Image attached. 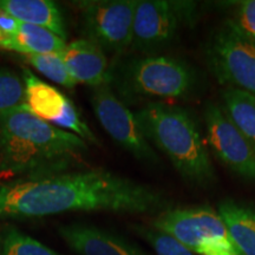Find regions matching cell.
<instances>
[{"label": "cell", "instance_id": "1", "mask_svg": "<svg viewBox=\"0 0 255 255\" xmlns=\"http://www.w3.org/2000/svg\"><path fill=\"white\" fill-rule=\"evenodd\" d=\"M171 208L164 194L104 170H68L0 184V219H32L70 212L150 214Z\"/></svg>", "mask_w": 255, "mask_h": 255}, {"label": "cell", "instance_id": "10", "mask_svg": "<svg viewBox=\"0 0 255 255\" xmlns=\"http://www.w3.org/2000/svg\"><path fill=\"white\" fill-rule=\"evenodd\" d=\"M206 142L213 154L233 174L255 182V148L223 113L221 105L207 103L205 108Z\"/></svg>", "mask_w": 255, "mask_h": 255}, {"label": "cell", "instance_id": "8", "mask_svg": "<svg viewBox=\"0 0 255 255\" xmlns=\"http://www.w3.org/2000/svg\"><path fill=\"white\" fill-rule=\"evenodd\" d=\"M90 101L98 122L121 148L143 163H159L158 156L143 132L136 114L117 97L110 84L94 88Z\"/></svg>", "mask_w": 255, "mask_h": 255}, {"label": "cell", "instance_id": "20", "mask_svg": "<svg viewBox=\"0 0 255 255\" xmlns=\"http://www.w3.org/2000/svg\"><path fill=\"white\" fill-rule=\"evenodd\" d=\"M25 104L23 78L8 69H0V115Z\"/></svg>", "mask_w": 255, "mask_h": 255}, {"label": "cell", "instance_id": "6", "mask_svg": "<svg viewBox=\"0 0 255 255\" xmlns=\"http://www.w3.org/2000/svg\"><path fill=\"white\" fill-rule=\"evenodd\" d=\"M205 58L220 84L255 95V46L241 36L229 19L210 37Z\"/></svg>", "mask_w": 255, "mask_h": 255}, {"label": "cell", "instance_id": "12", "mask_svg": "<svg viewBox=\"0 0 255 255\" xmlns=\"http://www.w3.org/2000/svg\"><path fill=\"white\" fill-rule=\"evenodd\" d=\"M62 56L77 84L92 88L110 84L111 73L104 51L87 38L66 44Z\"/></svg>", "mask_w": 255, "mask_h": 255}, {"label": "cell", "instance_id": "2", "mask_svg": "<svg viewBox=\"0 0 255 255\" xmlns=\"http://www.w3.org/2000/svg\"><path fill=\"white\" fill-rule=\"evenodd\" d=\"M88 142L34 116L26 105L0 115V184L68 171L84 162Z\"/></svg>", "mask_w": 255, "mask_h": 255}, {"label": "cell", "instance_id": "5", "mask_svg": "<svg viewBox=\"0 0 255 255\" xmlns=\"http://www.w3.org/2000/svg\"><path fill=\"white\" fill-rule=\"evenodd\" d=\"M152 228L173 237L195 255H242L218 212L208 206L169 208Z\"/></svg>", "mask_w": 255, "mask_h": 255}, {"label": "cell", "instance_id": "15", "mask_svg": "<svg viewBox=\"0 0 255 255\" xmlns=\"http://www.w3.org/2000/svg\"><path fill=\"white\" fill-rule=\"evenodd\" d=\"M218 213L242 255H255V207L231 199L219 203Z\"/></svg>", "mask_w": 255, "mask_h": 255}, {"label": "cell", "instance_id": "4", "mask_svg": "<svg viewBox=\"0 0 255 255\" xmlns=\"http://www.w3.org/2000/svg\"><path fill=\"white\" fill-rule=\"evenodd\" d=\"M120 95L133 100H182L196 91V71L182 59L171 56L145 55L124 64L111 81Z\"/></svg>", "mask_w": 255, "mask_h": 255}, {"label": "cell", "instance_id": "7", "mask_svg": "<svg viewBox=\"0 0 255 255\" xmlns=\"http://www.w3.org/2000/svg\"><path fill=\"white\" fill-rule=\"evenodd\" d=\"M195 8L191 1L137 0L130 50L151 55L168 46L181 27L193 21Z\"/></svg>", "mask_w": 255, "mask_h": 255}, {"label": "cell", "instance_id": "13", "mask_svg": "<svg viewBox=\"0 0 255 255\" xmlns=\"http://www.w3.org/2000/svg\"><path fill=\"white\" fill-rule=\"evenodd\" d=\"M0 11L18 21L47 28L66 39V28L59 6L51 0H0Z\"/></svg>", "mask_w": 255, "mask_h": 255}, {"label": "cell", "instance_id": "22", "mask_svg": "<svg viewBox=\"0 0 255 255\" xmlns=\"http://www.w3.org/2000/svg\"><path fill=\"white\" fill-rule=\"evenodd\" d=\"M53 126L59 128V129L65 130V131L75 133V135L81 137V138L87 142L95 143V144L98 143L97 137L91 131L88 124L82 120L77 108L72 104L71 101L68 103V107H66L65 111H64L63 116Z\"/></svg>", "mask_w": 255, "mask_h": 255}, {"label": "cell", "instance_id": "16", "mask_svg": "<svg viewBox=\"0 0 255 255\" xmlns=\"http://www.w3.org/2000/svg\"><path fill=\"white\" fill-rule=\"evenodd\" d=\"M65 46V40L47 28L19 23L17 30L0 44V50L26 56L63 52Z\"/></svg>", "mask_w": 255, "mask_h": 255}, {"label": "cell", "instance_id": "21", "mask_svg": "<svg viewBox=\"0 0 255 255\" xmlns=\"http://www.w3.org/2000/svg\"><path fill=\"white\" fill-rule=\"evenodd\" d=\"M132 228L138 237L150 245L157 255H195L173 237L163 232L144 226H133Z\"/></svg>", "mask_w": 255, "mask_h": 255}, {"label": "cell", "instance_id": "9", "mask_svg": "<svg viewBox=\"0 0 255 255\" xmlns=\"http://www.w3.org/2000/svg\"><path fill=\"white\" fill-rule=\"evenodd\" d=\"M75 4L88 40L109 52L130 50L137 0H85Z\"/></svg>", "mask_w": 255, "mask_h": 255}, {"label": "cell", "instance_id": "14", "mask_svg": "<svg viewBox=\"0 0 255 255\" xmlns=\"http://www.w3.org/2000/svg\"><path fill=\"white\" fill-rule=\"evenodd\" d=\"M21 78L25 84V105L27 109L34 116L55 124L63 116L69 98L26 68L23 69Z\"/></svg>", "mask_w": 255, "mask_h": 255}, {"label": "cell", "instance_id": "18", "mask_svg": "<svg viewBox=\"0 0 255 255\" xmlns=\"http://www.w3.org/2000/svg\"><path fill=\"white\" fill-rule=\"evenodd\" d=\"M23 60L30 64L38 72L45 76L50 81L57 83L60 87L73 89L77 85L72 76L70 75L66 64L64 62L62 52L43 53V55L21 56Z\"/></svg>", "mask_w": 255, "mask_h": 255}, {"label": "cell", "instance_id": "19", "mask_svg": "<svg viewBox=\"0 0 255 255\" xmlns=\"http://www.w3.org/2000/svg\"><path fill=\"white\" fill-rule=\"evenodd\" d=\"M0 255H62L36 239L13 227H6L0 237Z\"/></svg>", "mask_w": 255, "mask_h": 255}, {"label": "cell", "instance_id": "11", "mask_svg": "<svg viewBox=\"0 0 255 255\" xmlns=\"http://www.w3.org/2000/svg\"><path fill=\"white\" fill-rule=\"evenodd\" d=\"M58 233L78 255H148L127 239L96 226L73 223L59 227Z\"/></svg>", "mask_w": 255, "mask_h": 255}, {"label": "cell", "instance_id": "23", "mask_svg": "<svg viewBox=\"0 0 255 255\" xmlns=\"http://www.w3.org/2000/svg\"><path fill=\"white\" fill-rule=\"evenodd\" d=\"M244 38L255 46V0L238 2L233 17L229 19Z\"/></svg>", "mask_w": 255, "mask_h": 255}, {"label": "cell", "instance_id": "17", "mask_svg": "<svg viewBox=\"0 0 255 255\" xmlns=\"http://www.w3.org/2000/svg\"><path fill=\"white\" fill-rule=\"evenodd\" d=\"M223 113L255 148V95L235 88L222 91Z\"/></svg>", "mask_w": 255, "mask_h": 255}, {"label": "cell", "instance_id": "3", "mask_svg": "<svg viewBox=\"0 0 255 255\" xmlns=\"http://www.w3.org/2000/svg\"><path fill=\"white\" fill-rule=\"evenodd\" d=\"M135 114L148 141L167 156L184 182L197 188L216 182L208 145L190 111L154 101Z\"/></svg>", "mask_w": 255, "mask_h": 255}]
</instances>
